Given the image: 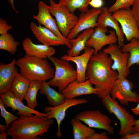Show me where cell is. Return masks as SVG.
<instances>
[{"label":"cell","mask_w":139,"mask_h":139,"mask_svg":"<svg viewBox=\"0 0 139 139\" xmlns=\"http://www.w3.org/2000/svg\"><path fill=\"white\" fill-rule=\"evenodd\" d=\"M83 53L80 55L70 56L67 54L63 55L60 59L62 60L74 62L76 66L77 81L80 83L86 80V73L89 61L94 53V50L91 47H86Z\"/></svg>","instance_id":"2e32d148"},{"label":"cell","mask_w":139,"mask_h":139,"mask_svg":"<svg viewBox=\"0 0 139 139\" xmlns=\"http://www.w3.org/2000/svg\"><path fill=\"white\" fill-rule=\"evenodd\" d=\"M5 107L0 99V110L1 115L5 120V124L8 127L10 124L18 119L19 117L14 115L6 110Z\"/></svg>","instance_id":"f546056e"},{"label":"cell","mask_w":139,"mask_h":139,"mask_svg":"<svg viewBox=\"0 0 139 139\" xmlns=\"http://www.w3.org/2000/svg\"><path fill=\"white\" fill-rule=\"evenodd\" d=\"M84 123L89 127L105 130L110 135L114 134L112 120L106 115L98 110H89L77 114L75 117Z\"/></svg>","instance_id":"52a82bcc"},{"label":"cell","mask_w":139,"mask_h":139,"mask_svg":"<svg viewBox=\"0 0 139 139\" xmlns=\"http://www.w3.org/2000/svg\"><path fill=\"white\" fill-rule=\"evenodd\" d=\"M102 9V12L98 19L96 27L104 28L110 27L113 29L117 38L118 45L119 47L121 48L124 44V35L121 28L119 27L118 21L107 7H103Z\"/></svg>","instance_id":"ffe728a7"},{"label":"cell","mask_w":139,"mask_h":139,"mask_svg":"<svg viewBox=\"0 0 139 139\" xmlns=\"http://www.w3.org/2000/svg\"><path fill=\"white\" fill-rule=\"evenodd\" d=\"M22 45L25 54L40 59H48L56 53L52 46L35 44L28 37L23 40Z\"/></svg>","instance_id":"d6986e66"},{"label":"cell","mask_w":139,"mask_h":139,"mask_svg":"<svg viewBox=\"0 0 139 139\" xmlns=\"http://www.w3.org/2000/svg\"><path fill=\"white\" fill-rule=\"evenodd\" d=\"M20 73L30 81H46L54 76L55 70L47 59H41L25 54L16 60Z\"/></svg>","instance_id":"3957f363"},{"label":"cell","mask_w":139,"mask_h":139,"mask_svg":"<svg viewBox=\"0 0 139 139\" xmlns=\"http://www.w3.org/2000/svg\"><path fill=\"white\" fill-rule=\"evenodd\" d=\"M8 127L6 125L0 124V132L2 131H7Z\"/></svg>","instance_id":"60d3db41"},{"label":"cell","mask_w":139,"mask_h":139,"mask_svg":"<svg viewBox=\"0 0 139 139\" xmlns=\"http://www.w3.org/2000/svg\"><path fill=\"white\" fill-rule=\"evenodd\" d=\"M132 6L131 12L139 27V0H136Z\"/></svg>","instance_id":"1f68e13d"},{"label":"cell","mask_w":139,"mask_h":139,"mask_svg":"<svg viewBox=\"0 0 139 139\" xmlns=\"http://www.w3.org/2000/svg\"><path fill=\"white\" fill-rule=\"evenodd\" d=\"M0 98L5 108H12L13 111L17 110L16 114L19 117L30 116L33 114L41 117H46L47 114L42 113L35 110L32 109L24 105L22 101L14 95L10 90L4 92L0 95Z\"/></svg>","instance_id":"5bb4252c"},{"label":"cell","mask_w":139,"mask_h":139,"mask_svg":"<svg viewBox=\"0 0 139 139\" xmlns=\"http://www.w3.org/2000/svg\"><path fill=\"white\" fill-rule=\"evenodd\" d=\"M48 59L54 64L55 70L54 76L47 83L51 87H57L61 92L70 83L77 80L76 70L68 61L53 56Z\"/></svg>","instance_id":"277c9868"},{"label":"cell","mask_w":139,"mask_h":139,"mask_svg":"<svg viewBox=\"0 0 139 139\" xmlns=\"http://www.w3.org/2000/svg\"><path fill=\"white\" fill-rule=\"evenodd\" d=\"M134 132H139V119L135 120L134 127Z\"/></svg>","instance_id":"74e56055"},{"label":"cell","mask_w":139,"mask_h":139,"mask_svg":"<svg viewBox=\"0 0 139 139\" xmlns=\"http://www.w3.org/2000/svg\"><path fill=\"white\" fill-rule=\"evenodd\" d=\"M94 31L87 42L86 47H91L94 50V53L98 52L104 46L116 44L118 39L114 31L110 30L109 34H107V28L96 27Z\"/></svg>","instance_id":"9a60e30c"},{"label":"cell","mask_w":139,"mask_h":139,"mask_svg":"<svg viewBox=\"0 0 139 139\" xmlns=\"http://www.w3.org/2000/svg\"><path fill=\"white\" fill-rule=\"evenodd\" d=\"M42 82L36 80L31 81L30 83L24 99L27 102V106L30 108L35 110L38 105L37 101V92L40 89Z\"/></svg>","instance_id":"4316f807"},{"label":"cell","mask_w":139,"mask_h":139,"mask_svg":"<svg viewBox=\"0 0 139 139\" xmlns=\"http://www.w3.org/2000/svg\"><path fill=\"white\" fill-rule=\"evenodd\" d=\"M8 2L13 10L17 13H18V11L16 10L14 6V0H8Z\"/></svg>","instance_id":"ab89813d"},{"label":"cell","mask_w":139,"mask_h":139,"mask_svg":"<svg viewBox=\"0 0 139 139\" xmlns=\"http://www.w3.org/2000/svg\"><path fill=\"white\" fill-rule=\"evenodd\" d=\"M31 81L17 72L12 82L10 91L23 101L29 87Z\"/></svg>","instance_id":"603a6c76"},{"label":"cell","mask_w":139,"mask_h":139,"mask_svg":"<svg viewBox=\"0 0 139 139\" xmlns=\"http://www.w3.org/2000/svg\"><path fill=\"white\" fill-rule=\"evenodd\" d=\"M133 83L127 78H118L115 81L110 94L112 98L117 99L123 105L128 106L129 102L139 103V94L132 91Z\"/></svg>","instance_id":"ba28073f"},{"label":"cell","mask_w":139,"mask_h":139,"mask_svg":"<svg viewBox=\"0 0 139 139\" xmlns=\"http://www.w3.org/2000/svg\"><path fill=\"white\" fill-rule=\"evenodd\" d=\"M112 63L108 54L103 51L93 55L89 62L86 79L97 89V95L101 99L110 95L118 78L117 72L111 68Z\"/></svg>","instance_id":"6da1fadb"},{"label":"cell","mask_w":139,"mask_h":139,"mask_svg":"<svg viewBox=\"0 0 139 139\" xmlns=\"http://www.w3.org/2000/svg\"><path fill=\"white\" fill-rule=\"evenodd\" d=\"M102 12V8H93L85 12H82L78 17L77 22L67 38L71 40L74 39L81 32L91 28L95 27L99 15Z\"/></svg>","instance_id":"4fadbf2b"},{"label":"cell","mask_w":139,"mask_h":139,"mask_svg":"<svg viewBox=\"0 0 139 139\" xmlns=\"http://www.w3.org/2000/svg\"><path fill=\"white\" fill-rule=\"evenodd\" d=\"M131 110L134 114L139 115V103L137 104V106L134 108H132Z\"/></svg>","instance_id":"8d00e7d4"},{"label":"cell","mask_w":139,"mask_h":139,"mask_svg":"<svg viewBox=\"0 0 139 139\" xmlns=\"http://www.w3.org/2000/svg\"><path fill=\"white\" fill-rule=\"evenodd\" d=\"M121 48L122 52L129 53L127 65L129 68L135 64L139 65V39L133 38Z\"/></svg>","instance_id":"484cf974"},{"label":"cell","mask_w":139,"mask_h":139,"mask_svg":"<svg viewBox=\"0 0 139 139\" xmlns=\"http://www.w3.org/2000/svg\"><path fill=\"white\" fill-rule=\"evenodd\" d=\"M89 101L84 98H75L65 99L64 102L61 104L56 106H46L44 109L45 113L47 114L46 117L48 119H55L57 122L58 131L56 136L58 138L62 136L60 129L62 122L65 118L67 110L73 106L88 103Z\"/></svg>","instance_id":"30bf717a"},{"label":"cell","mask_w":139,"mask_h":139,"mask_svg":"<svg viewBox=\"0 0 139 139\" xmlns=\"http://www.w3.org/2000/svg\"><path fill=\"white\" fill-rule=\"evenodd\" d=\"M88 80L80 83L77 80L70 83L61 93L65 99L75 98L83 95H98V89L92 86Z\"/></svg>","instance_id":"e0dca14e"},{"label":"cell","mask_w":139,"mask_h":139,"mask_svg":"<svg viewBox=\"0 0 139 139\" xmlns=\"http://www.w3.org/2000/svg\"><path fill=\"white\" fill-rule=\"evenodd\" d=\"M30 27L36 38L42 44L48 46L65 45L60 38L41 25H37L35 23L32 22Z\"/></svg>","instance_id":"ac0fdd59"},{"label":"cell","mask_w":139,"mask_h":139,"mask_svg":"<svg viewBox=\"0 0 139 139\" xmlns=\"http://www.w3.org/2000/svg\"><path fill=\"white\" fill-rule=\"evenodd\" d=\"M107 133L104 132L100 133H94L90 138L89 139H109L107 135Z\"/></svg>","instance_id":"836d02e7"},{"label":"cell","mask_w":139,"mask_h":139,"mask_svg":"<svg viewBox=\"0 0 139 139\" xmlns=\"http://www.w3.org/2000/svg\"><path fill=\"white\" fill-rule=\"evenodd\" d=\"M5 131H2L0 132H1L0 134V139H5L7 138V137L8 136V135L7 132H5Z\"/></svg>","instance_id":"f35d334b"},{"label":"cell","mask_w":139,"mask_h":139,"mask_svg":"<svg viewBox=\"0 0 139 139\" xmlns=\"http://www.w3.org/2000/svg\"><path fill=\"white\" fill-rule=\"evenodd\" d=\"M121 139H139V132L126 135L121 137Z\"/></svg>","instance_id":"d590c367"},{"label":"cell","mask_w":139,"mask_h":139,"mask_svg":"<svg viewBox=\"0 0 139 139\" xmlns=\"http://www.w3.org/2000/svg\"><path fill=\"white\" fill-rule=\"evenodd\" d=\"M55 0H49L48 9L55 18L59 29L63 35L67 37L76 24L78 17L71 12L64 5L56 3Z\"/></svg>","instance_id":"8992f818"},{"label":"cell","mask_w":139,"mask_h":139,"mask_svg":"<svg viewBox=\"0 0 139 139\" xmlns=\"http://www.w3.org/2000/svg\"><path fill=\"white\" fill-rule=\"evenodd\" d=\"M39 93L45 95L48 103L52 106H56L61 104L65 100L61 92L52 88L46 81L42 82Z\"/></svg>","instance_id":"cb8c5ba5"},{"label":"cell","mask_w":139,"mask_h":139,"mask_svg":"<svg viewBox=\"0 0 139 139\" xmlns=\"http://www.w3.org/2000/svg\"><path fill=\"white\" fill-rule=\"evenodd\" d=\"M112 14L120 24L127 41L129 42L133 38L139 39V27L131 9H118Z\"/></svg>","instance_id":"9c48e42d"},{"label":"cell","mask_w":139,"mask_h":139,"mask_svg":"<svg viewBox=\"0 0 139 139\" xmlns=\"http://www.w3.org/2000/svg\"><path fill=\"white\" fill-rule=\"evenodd\" d=\"M103 4L102 0H91L89 5L94 8H100L103 6Z\"/></svg>","instance_id":"e575fe53"},{"label":"cell","mask_w":139,"mask_h":139,"mask_svg":"<svg viewBox=\"0 0 139 139\" xmlns=\"http://www.w3.org/2000/svg\"><path fill=\"white\" fill-rule=\"evenodd\" d=\"M101 100L107 110L110 114H114L120 122V128L118 134L122 137L133 133L136 120L133 116L110 95L101 98Z\"/></svg>","instance_id":"5b68a950"},{"label":"cell","mask_w":139,"mask_h":139,"mask_svg":"<svg viewBox=\"0 0 139 139\" xmlns=\"http://www.w3.org/2000/svg\"><path fill=\"white\" fill-rule=\"evenodd\" d=\"M12 28V26L8 24L6 21L3 18H0V34H4L7 33L8 31Z\"/></svg>","instance_id":"d6a6232c"},{"label":"cell","mask_w":139,"mask_h":139,"mask_svg":"<svg viewBox=\"0 0 139 139\" xmlns=\"http://www.w3.org/2000/svg\"><path fill=\"white\" fill-rule=\"evenodd\" d=\"M16 61L14 59L7 64H0V94L10 90L13 81L18 72L15 66Z\"/></svg>","instance_id":"44dd1931"},{"label":"cell","mask_w":139,"mask_h":139,"mask_svg":"<svg viewBox=\"0 0 139 139\" xmlns=\"http://www.w3.org/2000/svg\"><path fill=\"white\" fill-rule=\"evenodd\" d=\"M94 31L93 28L86 29L79 34L76 38L71 40L72 46L68 50L67 54L70 56L79 55L85 48L88 40Z\"/></svg>","instance_id":"7402d4cb"},{"label":"cell","mask_w":139,"mask_h":139,"mask_svg":"<svg viewBox=\"0 0 139 139\" xmlns=\"http://www.w3.org/2000/svg\"><path fill=\"white\" fill-rule=\"evenodd\" d=\"M19 44V41H15L13 36L10 33H7L0 36V49L12 55L17 51Z\"/></svg>","instance_id":"83f0119b"},{"label":"cell","mask_w":139,"mask_h":139,"mask_svg":"<svg viewBox=\"0 0 139 139\" xmlns=\"http://www.w3.org/2000/svg\"><path fill=\"white\" fill-rule=\"evenodd\" d=\"M53 119L38 115L23 116L12 123L6 132L13 139H37L47 132Z\"/></svg>","instance_id":"7a4b0ae2"},{"label":"cell","mask_w":139,"mask_h":139,"mask_svg":"<svg viewBox=\"0 0 139 139\" xmlns=\"http://www.w3.org/2000/svg\"><path fill=\"white\" fill-rule=\"evenodd\" d=\"M103 51L108 53L111 58L113 62L111 68L117 72L118 78H127L130 73L129 68L127 66L129 53L122 52L121 48L116 44L109 45Z\"/></svg>","instance_id":"8fae6325"},{"label":"cell","mask_w":139,"mask_h":139,"mask_svg":"<svg viewBox=\"0 0 139 139\" xmlns=\"http://www.w3.org/2000/svg\"><path fill=\"white\" fill-rule=\"evenodd\" d=\"M70 122L74 139H89L95 132L94 130L83 124L75 117L72 118Z\"/></svg>","instance_id":"d4e9b609"},{"label":"cell","mask_w":139,"mask_h":139,"mask_svg":"<svg viewBox=\"0 0 139 139\" xmlns=\"http://www.w3.org/2000/svg\"><path fill=\"white\" fill-rule=\"evenodd\" d=\"M49 11L48 5L42 1H40L38 5V13L34 15L33 18L36 20L39 24L48 29L59 37L64 42L65 45L69 48L72 46L71 40L64 37L59 31L56 20L51 16Z\"/></svg>","instance_id":"7c38bea8"},{"label":"cell","mask_w":139,"mask_h":139,"mask_svg":"<svg viewBox=\"0 0 139 139\" xmlns=\"http://www.w3.org/2000/svg\"><path fill=\"white\" fill-rule=\"evenodd\" d=\"M91 0H59V3L65 5L71 12L74 13L77 9L85 12L89 9L88 6Z\"/></svg>","instance_id":"f1b7e54d"},{"label":"cell","mask_w":139,"mask_h":139,"mask_svg":"<svg viewBox=\"0 0 139 139\" xmlns=\"http://www.w3.org/2000/svg\"><path fill=\"white\" fill-rule=\"evenodd\" d=\"M136 0H115L114 3L109 8V11L113 13L121 9H129Z\"/></svg>","instance_id":"4dcf8cb0"}]
</instances>
